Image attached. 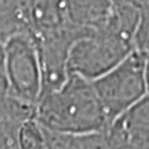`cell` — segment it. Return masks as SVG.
Segmentation results:
<instances>
[{
  "mask_svg": "<svg viewBox=\"0 0 149 149\" xmlns=\"http://www.w3.org/2000/svg\"><path fill=\"white\" fill-rule=\"evenodd\" d=\"M109 149H149V94L105 130Z\"/></svg>",
  "mask_w": 149,
  "mask_h": 149,
  "instance_id": "obj_5",
  "label": "cell"
},
{
  "mask_svg": "<svg viewBox=\"0 0 149 149\" xmlns=\"http://www.w3.org/2000/svg\"><path fill=\"white\" fill-rule=\"evenodd\" d=\"M138 7L141 11V18L134 37L135 50L142 54H149V6L142 4Z\"/></svg>",
  "mask_w": 149,
  "mask_h": 149,
  "instance_id": "obj_9",
  "label": "cell"
},
{
  "mask_svg": "<svg viewBox=\"0 0 149 149\" xmlns=\"http://www.w3.org/2000/svg\"><path fill=\"white\" fill-rule=\"evenodd\" d=\"M111 124L146 95L144 54L134 50L120 64L93 81Z\"/></svg>",
  "mask_w": 149,
  "mask_h": 149,
  "instance_id": "obj_3",
  "label": "cell"
},
{
  "mask_svg": "<svg viewBox=\"0 0 149 149\" xmlns=\"http://www.w3.org/2000/svg\"><path fill=\"white\" fill-rule=\"evenodd\" d=\"M134 50L133 39L104 25L80 36L72 44L68 57V72L94 81L120 64Z\"/></svg>",
  "mask_w": 149,
  "mask_h": 149,
  "instance_id": "obj_2",
  "label": "cell"
},
{
  "mask_svg": "<svg viewBox=\"0 0 149 149\" xmlns=\"http://www.w3.org/2000/svg\"><path fill=\"white\" fill-rule=\"evenodd\" d=\"M144 76L145 86H146V94H149V54H144Z\"/></svg>",
  "mask_w": 149,
  "mask_h": 149,
  "instance_id": "obj_10",
  "label": "cell"
},
{
  "mask_svg": "<svg viewBox=\"0 0 149 149\" xmlns=\"http://www.w3.org/2000/svg\"><path fill=\"white\" fill-rule=\"evenodd\" d=\"M17 144L19 149H44L46 137L43 128L33 120L22 123V126L18 130Z\"/></svg>",
  "mask_w": 149,
  "mask_h": 149,
  "instance_id": "obj_8",
  "label": "cell"
},
{
  "mask_svg": "<svg viewBox=\"0 0 149 149\" xmlns=\"http://www.w3.org/2000/svg\"><path fill=\"white\" fill-rule=\"evenodd\" d=\"M54 135L58 139L59 149H109L105 131L73 135Z\"/></svg>",
  "mask_w": 149,
  "mask_h": 149,
  "instance_id": "obj_7",
  "label": "cell"
},
{
  "mask_svg": "<svg viewBox=\"0 0 149 149\" xmlns=\"http://www.w3.org/2000/svg\"><path fill=\"white\" fill-rule=\"evenodd\" d=\"M115 0H64L65 19L84 31H97L109 19Z\"/></svg>",
  "mask_w": 149,
  "mask_h": 149,
  "instance_id": "obj_6",
  "label": "cell"
},
{
  "mask_svg": "<svg viewBox=\"0 0 149 149\" xmlns=\"http://www.w3.org/2000/svg\"><path fill=\"white\" fill-rule=\"evenodd\" d=\"M4 68L14 95L25 104L39 101L42 94V70L37 48L29 39L14 36L6 44Z\"/></svg>",
  "mask_w": 149,
  "mask_h": 149,
  "instance_id": "obj_4",
  "label": "cell"
},
{
  "mask_svg": "<svg viewBox=\"0 0 149 149\" xmlns=\"http://www.w3.org/2000/svg\"><path fill=\"white\" fill-rule=\"evenodd\" d=\"M36 115L43 130L59 135L105 131L109 126L93 81L73 73L58 88L40 95Z\"/></svg>",
  "mask_w": 149,
  "mask_h": 149,
  "instance_id": "obj_1",
  "label": "cell"
}]
</instances>
